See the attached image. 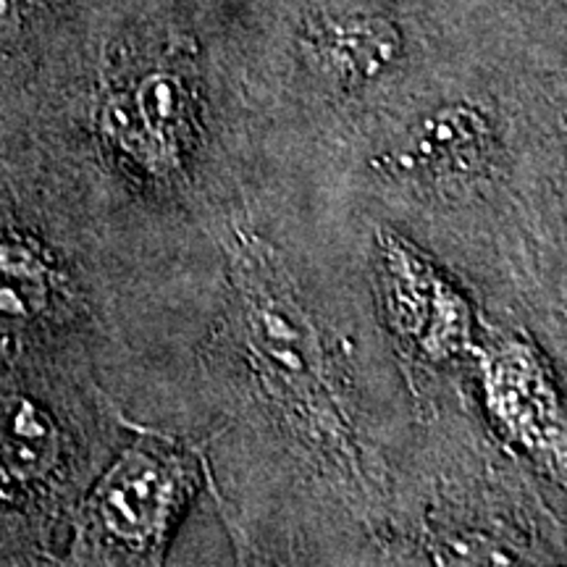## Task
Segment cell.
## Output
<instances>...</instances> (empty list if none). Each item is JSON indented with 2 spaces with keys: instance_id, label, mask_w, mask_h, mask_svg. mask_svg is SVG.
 <instances>
[{
  "instance_id": "6da1fadb",
  "label": "cell",
  "mask_w": 567,
  "mask_h": 567,
  "mask_svg": "<svg viewBox=\"0 0 567 567\" xmlns=\"http://www.w3.org/2000/svg\"><path fill=\"white\" fill-rule=\"evenodd\" d=\"M216 243V292L155 425L200 450L237 565H381L415 400L368 221L252 166Z\"/></svg>"
},
{
  "instance_id": "7a4b0ae2",
  "label": "cell",
  "mask_w": 567,
  "mask_h": 567,
  "mask_svg": "<svg viewBox=\"0 0 567 567\" xmlns=\"http://www.w3.org/2000/svg\"><path fill=\"white\" fill-rule=\"evenodd\" d=\"M279 176L400 231L481 313L526 331L567 373L563 69L509 76L417 66L350 137Z\"/></svg>"
},
{
  "instance_id": "3957f363",
  "label": "cell",
  "mask_w": 567,
  "mask_h": 567,
  "mask_svg": "<svg viewBox=\"0 0 567 567\" xmlns=\"http://www.w3.org/2000/svg\"><path fill=\"white\" fill-rule=\"evenodd\" d=\"M87 151L126 200L189 237H216L252 172L234 84L174 19L122 42L92 103Z\"/></svg>"
},
{
  "instance_id": "277c9868",
  "label": "cell",
  "mask_w": 567,
  "mask_h": 567,
  "mask_svg": "<svg viewBox=\"0 0 567 567\" xmlns=\"http://www.w3.org/2000/svg\"><path fill=\"white\" fill-rule=\"evenodd\" d=\"M410 389L415 431L392 478L381 565H565L567 492L488 425L476 373L431 375Z\"/></svg>"
},
{
  "instance_id": "5b68a950",
  "label": "cell",
  "mask_w": 567,
  "mask_h": 567,
  "mask_svg": "<svg viewBox=\"0 0 567 567\" xmlns=\"http://www.w3.org/2000/svg\"><path fill=\"white\" fill-rule=\"evenodd\" d=\"M205 494L203 455L172 429L126 417L74 515L71 559L82 565H166L184 517Z\"/></svg>"
},
{
  "instance_id": "8992f818",
  "label": "cell",
  "mask_w": 567,
  "mask_h": 567,
  "mask_svg": "<svg viewBox=\"0 0 567 567\" xmlns=\"http://www.w3.org/2000/svg\"><path fill=\"white\" fill-rule=\"evenodd\" d=\"M368 268L410 384L476 373L484 316L455 276L400 231L373 221H368Z\"/></svg>"
},
{
  "instance_id": "52a82bcc",
  "label": "cell",
  "mask_w": 567,
  "mask_h": 567,
  "mask_svg": "<svg viewBox=\"0 0 567 567\" xmlns=\"http://www.w3.org/2000/svg\"><path fill=\"white\" fill-rule=\"evenodd\" d=\"M565 381L567 373L534 337L484 316L476 363L478 405L496 434L559 492H567Z\"/></svg>"
},
{
  "instance_id": "ba28073f",
  "label": "cell",
  "mask_w": 567,
  "mask_h": 567,
  "mask_svg": "<svg viewBox=\"0 0 567 567\" xmlns=\"http://www.w3.org/2000/svg\"><path fill=\"white\" fill-rule=\"evenodd\" d=\"M51 13V0H0V55L30 40Z\"/></svg>"
}]
</instances>
